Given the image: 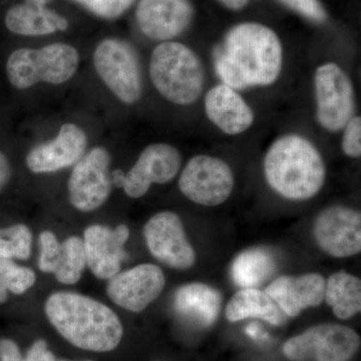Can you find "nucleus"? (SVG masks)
I'll return each instance as SVG.
<instances>
[{
    "mask_svg": "<svg viewBox=\"0 0 361 361\" xmlns=\"http://www.w3.org/2000/svg\"><path fill=\"white\" fill-rule=\"evenodd\" d=\"M283 65V47L274 30L243 23L226 35L215 54L216 73L223 84L244 90L274 84Z\"/></svg>",
    "mask_w": 361,
    "mask_h": 361,
    "instance_id": "1",
    "label": "nucleus"
},
{
    "mask_svg": "<svg viewBox=\"0 0 361 361\" xmlns=\"http://www.w3.org/2000/svg\"><path fill=\"white\" fill-rule=\"evenodd\" d=\"M44 313L52 327L75 348L110 353L122 341L120 317L92 297L75 292H54L45 301Z\"/></svg>",
    "mask_w": 361,
    "mask_h": 361,
    "instance_id": "2",
    "label": "nucleus"
},
{
    "mask_svg": "<svg viewBox=\"0 0 361 361\" xmlns=\"http://www.w3.org/2000/svg\"><path fill=\"white\" fill-rule=\"evenodd\" d=\"M264 175L271 189L291 201L313 198L322 189L326 167L312 142L300 135L278 137L264 158Z\"/></svg>",
    "mask_w": 361,
    "mask_h": 361,
    "instance_id": "3",
    "label": "nucleus"
},
{
    "mask_svg": "<svg viewBox=\"0 0 361 361\" xmlns=\"http://www.w3.org/2000/svg\"><path fill=\"white\" fill-rule=\"evenodd\" d=\"M149 77L161 97L179 106L194 104L205 84V71L199 56L186 44L173 40L154 49Z\"/></svg>",
    "mask_w": 361,
    "mask_h": 361,
    "instance_id": "4",
    "label": "nucleus"
},
{
    "mask_svg": "<svg viewBox=\"0 0 361 361\" xmlns=\"http://www.w3.org/2000/svg\"><path fill=\"white\" fill-rule=\"evenodd\" d=\"M80 61L78 49L66 42H54L39 49L21 47L7 59V78L18 90L39 84L63 85L75 77Z\"/></svg>",
    "mask_w": 361,
    "mask_h": 361,
    "instance_id": "5",
    "label": "nucleus"
},
{
    "mask_svg": "<svg viewBox=\"0 0 361 361\" xmlns=\"http://www.w3.org/2000/svg\"><path fill=\"white\" fill-rule=\"evenodd\" d=\"M97 77L125 104H137L142 94L139 56L132 44L118 39H104L92 56Z\"/></svg>",
    "mask_w": 361,
    "mask_h": 361,
    "instance_id": "6",
    "label": "nucleus"
},
{
    "mask_svg": "<svg viewBox=\"0 0 361 361\" xmlns=\"http://www.w3.org/2000/svg\"><path fill=\"white\" fill-rule=\"evenodd\" d=\"M360 346L355 330L339 324H319L285 342L283 353L292 361H349Z\"/></svg>",
    "mask_w": 361,
    "mask_h": 361,
    "instance_id": "7",
    "label": "nucleus"
},
{
    "mask_svg": "<svg viewBox=\"0 0 361 361\" xmlns=\"http://www.w3.org/2000/svg\"><path fill=\"white\" fill-rule=\"evenodd\" d=\"M111 163L108 149L94 147L73 166L68 180V193L75 210L92 212L109 200L114 187Z\"/></svg>",
    "mask_w": 361,
    "mask_h": 361,
    "instance_id": "8",
    "label": "nucleus"
},
{
    "mask_svg": "<svg viewBox=\"0 0 361 361\" xmlns=\"http://www.w3.org/2000/svg\"><path fill=\"white\" fill-rule=\"evenodd\" d=\"M316 118L323 129L338 132L345 127L355 110V92L350 78L334 63L315 71Z\"/></svg>",
    "mask_w": 361,
    "mask_h": 361,
    "instance_id": "9",
    "label": "nucleus"
},
{
    "mask_svg": "<svg viewBox=\"0 0 361 361\" xmlns=\"http://www.w3.org/2000/svg\"><path fill=\"white\" fill-rule=\"evenodd\" d=\"M232 169L216 157L195 156L183 169L179 189L198 205L215 207L228 200L234 188Z\"/></svg>",
    "mask_w": 361,
    "mask_h": 361,
    "instance_id": "10",
    "label": "nucleus"
},
{
    "mask_svg": "<svg viewBox=\"0 0 361 361\" xmlns=\"http://www.w3.org/2000/svg\"><path fill=\"white\" fill-rule=\"evenodd\" d=\"M142 234L149 253L161 264L188 270L196 263V252L177 214L170 211L156 214L144 226Z\"/></svg>",
    "mask_w": 361,
    "mask_h": 361,
    "instance_id": "11",
    "label": "nucleus"
},
{
    "mask_svg": "<svg viewBox=\"0 0 361 361\" xmlns=\"http://www.w3.org/2000/svg\"><path fill=\"white\" fill-rule=\"evenodd\" d=\"M313 235L319 248L332 257L357 255L361 251L360 211L339 205L323 209L316 216Z\"/></svg>",
    "mask_w": 361,
    "mask_h": 361,
    "instance_id": "12",
    "label": "nucleus"
},
{
    "mask_svg": "<svg viewBox=\"0 0 361 361\" xmlns=\"http://www.w3.org/2000/svg\"><path fill=\"white\" fill-rule=\"evenodd\" d=\"M106 292L118 307L140 313L159 298L165 288L166 277L159 266L144 263L108 280Z\"/></svg>",
    "mask_w": 361,
    "mask_h": 361,
    "instance_id": "13",
    "label": "nucleus"
},
{
    "mask_svg": "<svg viewBox=\"0 0 361 361\" xmlns=\"http://www.w3.org/2000/svg\"><path fill=\"white\" fill-rule=\"evenodd\" d=\"M182 166L179 149L166 142H155L142 149L135 165L126 173L123 189L132 199L144 197L152 185L174 179Z\"/></svg>",
    "mask_w": 361,
    "mask_h": 361,
    "instance_id": "14",
    "label": "nucleus"
},
{
    "mask_svg": "<svg viewBox=\"0 0 361 361\" xmlns=\"http://www.w3.org/2000/svg\"><path fill=\"white\" fill-rule=\"evenodd\" d=\"M89 137L82 127L66 123L54 139L33 147L25 158L33 174H49L73 167L87 153Z\"/></svg>",
    "mask_w": 361,
    "mask_h": 361,
    "instance_id": "15",
    "label": "nucleus"
},
{
    "mask_svg": "<svg viewBox=\"0 0 361 361\" xmlns=\"http://www.w3.org/2000/svg\"><path fill=\"white\" fill-rule=\"evenodd\" d=\"M130 235V228L125 224L114 229L102 224L85 228L82 239L85 259L94 276L109 280L120 272L123 261L128 259L125 246Z\"/></svg>",
    "mask_w": 361,
    "mask_h": 361,
    "instance_id": "16",
    "label": "nucleus"
},
{
    "mask_svg": "<svg viewBox=\"0 0 361 361\" xmlns=\"http://www.w3.org/2000/svg\"><path fill=\"white\" fill-rule=\"evenodd\" d=\"M135 18L147 37L170 42L186 32L193 20L194 8L189 0H141Z\"/></svg>",
    "mask_w": 361,
    "mask_h": 361,
    "instance_id": "17",
    "label": "nucleus"
},
{
    "mask_svg": "<svg viewBox=\"0 0 361 361\" xmlns=\"http://www.w3.org/2000/svg\"><path fill=\"white\" fill-rule=\"evenodd\" d=\"M325 281L318 273H306L300 276L284 275L273 280L265 291L285 316L296 317L303 310L322 305Z\"/></svg>",
    "mask_w": 361,
    "mask_h": 361,
    "instance_id": "18",
    "label": "nucleus"
},
{
    "mask_svg": "<svg viewBox=\"0 0 361 361\" xmlns=\"http://www.w3.org/2000/svg\"><path fill=\"white\" fill-rule=\"evenodd\" d=\"M204 106L209 120L230 135L245 132L253 125L255 118L245 99L236 90L225 84L215 85L208 90Z\"/></svg>",
    "mask_w": 361,
    "mask_h": 361,
    "instance_id": "19",
    "label": "nucleus"
},
{
    "mask_svg": "<svg viewBox=\"0 0 361 361\" xmlns=\"http://www.w3.org/2000/svg\"><path fill=\"white\" fill-rule=\"evenodd\" d=\"M221 306L220 292L201 282L182 285L175 292L174 308L178 314L201 327L212 326Z\"/></svg>",
    "mask_w": 361,
    "mask_h": 361,
    "instance_id": "20",
    "label": "nucleus"
},
{
    "mask_svg": "<svg viewBox=\"0 0 361 361\" xmlns=\"http://www.w3.org/2000/svg\"><path fill=\"white\" fill-rule=\"evenodd\" d=\"M4 23L9 32L23 37H44L68 30V20L47 6L16 4L7 11Z\"/></svg>",
    "mask_w": 361,
    "mask_h": 361,
    "instance_id": "21",
    "label": "nucleus"
},
{
    "mask_svg": "<svg viewBox=\"0 0 361 361\" xmlns=\"http://www.w3.org/2000/svg\"><path fill=\"white\" fill-rule=\"evenodd\" d=\"M228 322H237L247 318H259L280 326L286 322V316L266 291L257 288H242L237 291L226 306Z\"/></svg>",
    "mask_w": 361,
    "mask_h": 361,
    "instance_id": "22",
    "label": "nucleus"
},
{
    "mask_svg": "<svg viewBox=\"0 0 361 361\" xmlns=\"http://www.w3.org/2000/svg\"><path fill=\"white\" fill-rule=\"evenodd\" d=\"M324 300L338 319L346 320L361 310V281L346 272L334 273L325 281Z\"/></svg>",
    "mask_w": 361,
    "mask_h": 361,
    "instance_id": "23",
    "label": "nucleus"
},
{
    "mask_svg": "<svg viewBox=\"0 0 361 361\" xmlns=\"http://www.w3.org/2000/svg\"><path fill=\"white\" fill-rule=\"evenodd\" d=\"M276 270V262L269 250L250 248L241 252L231 265V278L241 288H256L264 283Z\"/></svg>",
    "mask_w": 361,
    "mask_h": 361,
    "instance_id": "24",
    "label": "nucleus"
},
{
    "mask_svg": "<svg viewBox=\"0 0 361 361\" xmlns=\"http://www.w3.org/2000/svg\"><path fill=\"white\" fill-rule=\"evenodd\" d=\"M85 267L84 242L80 237L71 236L61 242L49 274H54L59 283L75 285L80 281Z\"/></svg>",
    "mask_w": 361,
    "mask_h": 361,
    "instance_id": "25",
    "label": "nucleus"
},
{
    "mask_svg": "<svg viewBox=\"0 0 361 361\" xmlns=\"http://www.w3.org/2000/svg\"><path fill=\"white\" fill-rule=\"evenodd\" d=\"M35 282V271L18 266L13 259L0 258V304L6 302L8 292L21 295L30 290Z\"/></svg>",
    "mask_w": 361,
    "mask_h": 361,
    "instance_id": "26",
    "label": "nucleus"
},
{
    "mask_svg": "<svg viewBox=\"0 0 361 361\" xmlns=\"http://www.w3.org/2000/svg\"><path fill=\"white\" fill-rule=\"evenodd\" d=\"M32 232L25 224L0 229V258L27 260L32 252Z\"/></svg>",
    "mask_w": 361,
    "mask_h": 361,
    "instance_id": "27",
    "label": "nucleus"
},
{
    "mask_svg": "<svg viewBox=\"0 0 361 361\" xmlns=\"http://www.w3.org/2000/svg\"><path fill=\"white\" fill-rule=\"evenodd\" d=\"M94 16L104 20H116L127 13L135 0H73Z\"/></svg>",
    "mask_w": 361,
    "mask_h": 361,
    "instance_id": "28",
    "label": "nucleus"
},
{
    "mask_svg": "<svg viewBox=\"0 0 361 361\" xmlns=\"http://www.w3.org/2000/svg\"><path fill=\"white\" fill-rule=\"evenodd\" d=\"M291 11L300 14L313 23H323L327 20V13L320 0H279Z\"/></svg>",
    "mask_w": 361,
    "mask_h": 361,
    "instance_id": "29",
    "label": "nucleus"
},
{
    "mask_svg": "<svg viewBox=\"0 0 361 361\" xmlns=\"http://www.w3.org/2000/svg\"><path fill=\"white\" fill-rule=\"evenodd\" d=\"M342 137V151L350 158H360L361 156V118L353 116L343 128Z\"/></svg>",
    "mask_w": 361,
    "mask_h": 361,
    "instance_id": "30",
    "label": "nucleus"
},
{
    "mask_svg": "<svg viewBox=\"0 0 361 361\" xmlns=\"http://www.w3.org/2000/svg\"><path fill=\"white\" fill-rule=\"evenodd\" d=\"M54 353L47 348V341L39 339L30 346L27 353L23 356V361H56Z\"/></svg>",
    "mask_w": 361,
    "mask_h": 361,
    "instance_id": "31",
    "label": "nucleus"
},
{
    "mask_svg": "<svg viewBox=\"0 0 361 361\" xmlns=\"http://www.w3.org/2000/svg\"><path fill=\"white\" fill-rule=\"evenodd\" d=\"M0 361H23L20 348L11 339H0Z\"/></svg>",
    "mask_w": 361,
    "mask_h": 361,
    "instance_id": "32",
    "label": "nucleus"
},
{
    "mask_svg": "<svg viewBox=\"0 0 361 361\" xmlns=\"http://www.w3.org/2000/svg\"><path fill=\"white\" fill-rule=\"evenodd\" d=\"M11 178V166L8 159L0 152V191L8 184Z\"/></svg>",
    "mask_w": 361,
    "mask_h": 361,
    "instance_id": "33",
    "label": "nucleus"
},
{
    "mask_svg": "<svg viewBox=\"0 0 361 361\" xmlns=\"http://www.w3.org/2000/svg\"><path fill=\"white\" fill-rule=\"evenodd\" d=\"M218 1L231 11H241L244 7L248 6L250 0H218Z\"/></svg>",
    "mask_w": 361,
    "mask_h": 361,
    "instance_id": "34",
    "label": "nucleus"
},
{
    "mask_svg": "<svg viewBox=\"0 0 361 361\" xmlns=\"http://www.w3.org/2000/svg\"><path fill=\"white\" fill-rule=\"evenodd\" d=\"M126 173L122 170H115L111 172V178L113 186L116 188H123V180H125Z\"/></svg>",
    "mask_w": 361,
    "mask_h": 361,
    "instance_id": "35",
    "label": "nucleus"
},
{
    "mask_svg": "<svg viewBox=\"0 0 361 361\" xmlns=\"http://www.w3.org/2000/svg\"><path fill=\"white\" fill-rule=\"evenodd\" d=\"M51 0H25V4L35 6H47Z\"/></svg>",
    "mask_w": 361,
    "mask_h": 361,
    "instance_id": "36",
    "label": "nucleus"
},
{
    "mask_svg": "<svg viewBox=\"0 0 361 361\" xmlns=\"http://www.w3.org/2000/svg\"><path fill=\"white\" fill-rule=\"evenodd\" d=\"M56 361H73V360H56ZM80 361H92V360H80Z\"/></svg>",
    "mask_w": 361,
    "mask_h": 361,
    "instance_id": "37",
    "label": "nucleus"
}]
</instances>
